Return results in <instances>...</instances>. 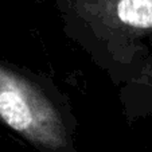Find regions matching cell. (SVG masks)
Masks as SVG:
<instances>
[{"instance_id": "7a4b0ae2", "label": "cell", "mask_w": 152, "mask_h": 152, "mask_svg": "<svg viewBox=\"0 0 152 152\" xmlns=\"http://www.w3.org/2000/svg\"><path fill=\"white\" fill-rule=\"evenodd\" d=\"M124 26L152 28V0H102Z\"/></svg>"}, {"instance_id": "6da1fadb", "label": "cell", "mask_w": 152, "mask_h": 152, "mask_svg": "<svg viewBox=\"0 0 152 152\" xmlns=\"http://www.w3.org/2000/svg\"><path fill=\"white\" fill-rule=\"evenodd\" d=\"M0 121L39 147L61 151L66 129L55 106L35 85L0 65Z\"/></svg>"}]
</instances>
